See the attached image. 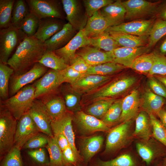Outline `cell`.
Instances as JSON below:
<instances>
[{"mask_svg":"<svg viewBox=\"0 0 166 166\" xmlns=\"http://www.w3.org/2000/svg\"><path fill=\"white\" fill-rule=\"evenodd\" d=\"M46 50L44 42L34 36H26L17 46L7 64L13 69L14 74L23 73L39 61Z\"/></svg>","mask_w":166,"mask_h":166,"instance_id":"1","label":"cell"},{"mask_svg":"<svg viewBox=\"0 0 166 166\" xmlns=\"http://www.w3.org/2000/svg\"><path fill=\"white\" fill-rule=\"evenodd\" d=\"M136 81V78L132 76H124L116 78L96 91L84 95L81 103H91L101 99L113 98L125 92Z\"/></svg>","mask_w":166,"mask_h":166,"instance_id":"2","label":"cell"},{"mask_svg":"<svg viewBox=\"0 0 166 166\" xmlns=\"http://www.w3.org/2000/svg\"><path fill=\"white\" fill-rule=\"evenodd\" d=\"M34 84L26 85L7 100L1 101V105L18 120L27 113L35 99Z\"/></svg>","mask_w":166,"mask_h":166,"instance_id":"3","label":"cell"},{"mask_svg":"<svg viewBox=\"0 0 166 166\" xmlns=\"http://www.w3.org/2000/svg\"><path fill=\"white\" fill-rule=\"evenodd\" d=\"M18 121L7 109L1 104L0 155L5 156L14 145Z\"/></svg>","mask_w":166,"mask_h":166,"instance_id":"4","label":"cell"},{"mask_svg":"<svg viewBox=\"0 0 166 166\" xmlns=\"http://www.w3.org/2000/svg\"><path fill=\"white\" fill-rule=\"evenodd\" d=\"M26 35L11 25L0 31V62L7 64L13 50Z\"/></svg>","mask_w":166,"mask_h":166,"instance_id":"5","label":"cell"},{"mask_svg":"<svg viewBox=\"0 0 166 166\" xmlns=\"http://www.w3.org/2000/svg\"><path fill=\"white\" fill-rule=\"evenodd\" d=\"M131 121L121 123L111 129L107 136L105 153L115 152L125 147L130 142Z\"/></svg>","mask_w":166,"mask_h":166,"instance_id":"6","label":"cell"},{"mask_svg":"<svg viewBox=\"0 0 166 166\" xmlns=\"http://www.w3.org/2000/svg\"><path fill=\"white\" fill-rule=\"evenodd\" d=\"M30 12L39 20L52 18L64 19V16L60 2L55 0H26Z\"/></svg>","mask_w":166,"mask_h":166,"instance_id":"7","label":"cell"},{"mask_svg":"<svg viewBox=\"0 0 166 166\" xmlns=\"http://www.w3.org/2000/svg\"><path fill=\"white\" fill-rule=\"evenodd\" d=\"M162 0L152 2L145 0H128L122 1L126 11L125 20L139 19L155 15Z\"/></svg>","mask_w":166,"mask_h":166,"instance_id":"8","label":"cell"},{"mask_svg":"<svg viewBox=\"0 0 166 166\" xmlns=\"http://www.w3.org/2000/svg\"><path fill=\"white\" fill-rule=\"evenodd\" d=\"M48 70V68L38 62L25 73L19 75L13 73L9 82V97L14 95L26 85L41 77Z\"/></svg>","mask_w":166,"mask_h":166,"instance_id":"9","label":"cell"},{"mask_svg":"<svg viewBox=\"0 0 166 166\" xmlns=\"http://www.w3.org/2000/svg\"><path fill=\"white\" fill-rule=\"evenodd\" d=\"M61 2L68 22L76 31L84 29L88 17L80 2L77 0H62Z\"/></svg>","mask_w":166,"mask_h":166,"instance_id":"10","label":"cell"},{"mask_svg":"<svg viewBox=\"0 0 166 166\" xmlns=\"http://www.w3.org/2000/svg\"><path fill=\"white\" fill-rule=\"evenodd\" d=\"M73 121L80 131L85 134L100 131L108 132L111 129L102 120L81 110L74 113Z\"/></svg>","mask_w":166,"mask_h":166,"instance_id":"11","label":"cell"},{"mask_svg":"<svg viewBox=\"0 0 166 166\" xmlns=\"http://www.w3.org/2000/svg\"><path fill=\"white\" fill-rule=\"evenodd\" d=\"M63 83L61 71L50 69L34 84L35 99L58 90Z\"/></svg>","mask_w":166,"mask_h":166,"instance_id":"12","label":"cell"},{"mask_svg":"<svg viewBox=\"0 0 166 166\" xmlns=\"http://www.w3.org/2000/svg\"><path fill=\"white\" fill-rule=\"evenodd\" d=\"M27 113L41 132L49 136H53L51 126L53 120L40 99L34 100Z\"/></svg>","mask_w":166,"mask_h":166,"instance_id":"13","label":"cell"},{"mask_svg":"<svg viewBox=\"0 0 166 166\" xmlns=\"http://www.w3.org/2000/svg\"><path fill=\"white\" fill-rule=\"evenodd\" d=\"M41 132L28 113L18 121L14 144L21 149L31 138Z\"/></svg>","mask_w":166,"mask_h":166,"instance_id":"14","label":"cell"},{"mask_svg":"<svg viewBox=\"0 0 166 166\" xmlns=\"http://www.w3.org/2000/svg\"><path fill=\"white\" fill-rule=\"evenodd\" d=\"M155 21L154 19L135 20L109 27L105 31L121 32L137 36L149 35Z\"/></svg>","mask_w":166,"mask_h":166,"instance_id":"15","label":"cell"},{"mask_svg":"<svg viewBox=\"0 0 166 166\" xmlns=\"http://www.w3.org/2000/svg\"><path fill=\"white\" fill-rule=\"evenodd\" d=\"M73 120V113L67 111L60 117L53 120L51 126L52 132H60L65 136L76 156L80 161L81 156L75 144V134L72 124Z\"/></svg>","mask_w":166,"mask_h":166,"instance_id":"16","label":"cell"},{"mask_svg":"<svg viewBox=\"0 0 166 166\" xmlns=\"http://www.w3.org/2000/svg\"><path fill=\"white\" fill-rule=\"evenodd\" d=\"M88 45H89V38L86 35L83 29L78 31L65 46L54 52L69 65L70 61L76 55L77 51L81 48Z\"/></svg>","mask_w":166,"mask_h":166,"instance_id":"17","label":"cell"},{"mask_svg":"<svg viewBox=\"0 0 166 166\" xmlns=\"http://www.w3.org/2000/svg\"><path fill=\"white\" fill-rule=\"evenodd\" d=\"M111 78L110 76L85 75L71 85L76 91L84 95L97 90L109 82Z\"/></svg>","mask_w":166,"mask_h":166,"instance_id":"18","label":"cell"},{"mask_svg":"<svg viewBox=\"0 0 166 166\" xmlns=\"http://www.w3.org/2000/svg\"><path fill=\"white\" fill-rule=\"evenodd\" d=\"M150 49L147 46L135 48L119 47L110 52L113 62L125 68H130L134 61L137 57L147 53Z\"/></svg>","mask_w":166,"mask_h":166,"instance_id":"19","label":"cell"},{"mask_svg":"<svg viewBox=\"0 0 166 166\" xmlns=\"http://www.w3.org/2000/svg\"><path fill=\"white\" fill-rule=\"evenodd\" d=\"M58 90L38 98L42 101L53 120L60 117L68 111L63 99L60 93H58Z\"/></svg>","mask_w":166,"mask_h":166,"instance_id":"20","label":"cell"},{"mask_svg":"<svg viewBox=\"0 0 166 166\" xmlns=\"http://www.w3.org/2000/svg\"><path fill=\"white\" fill-rule=\"evenodd\" d=\"M76 54L82 57L91 66L113 62L110 51L104 52L90 45L81 48L77 51Z\"/></svg>","mask_w":166,"mask_h":166,"instance_id":"21","label":"cell"},{"mask_svg":"<svg viewBox=\"0 0 166 166\" xmlns=\"http://www.w3.org/2000/svg\"><path fill=\"white\" fill-rule=\"evenodd\" d=\"M141 103L139 91L134 89L122 99V112L119 122L130 121L136 117Z\"/></svg>","mask_w":166,"mask_h":166,"instance_id":"22","label":"cell"},{"mask_svg":"<svg viewBox=\"0 0 166 166\" xmlns=\"http://www.w3.org/2000/svg\"><path fill=\"white\" fill-rule=\"evenodd\" d=\"M76 30L69 22L44 42L47 50L55 51L65 46L76 34Z\"/></svg>","mask_w":166,"mask_h":166,"instance_id":"23","label":"cell"},{"mask_svg":"<svg viewBox=\"0 0 166 166\" xmlns=\"http://www.w3.org/2000/svg\"><path fill=\"white\" fill-rule=\"evenodd\" d=\"M98 11L108 21L110 27L119 25L125 20L126 11L121 0L114 1Z\"/></svg>","mask_w":166,"mask_h":166,"instance_id":"24","label":"cell"},{"mask_svg":"<svg viewBox=\"0 0 166 166\" xmlns=\"http://www.w3.org/2000/svg\"><path fill=\"white\" fill-rule=\"evenodd\" d=\"M57 18H49L39 20L38 27L34 37L45 42L60 30L65 24Z\"/></svg>","mask_w":166,"mask_h":166,"instance_id":"25","label":"cell"},{"mask_svg":"<svg viewBox=\"0 0 166 166\" xmlns=\"http://www.w3.org/2000/svg\"><path fill=\"white\" fill-rule=\"evenodd\" d=\"M120 47L137 48L147 46L149 35L137 36L121 32H108Z\"/></svg>","mask_w":166,"mask_h":166,"instance_id":"26","label":"cell"},{"mask_svg":"<svg viewBox=\"0 0 166 166\" xmlns=\"http://www.w3.org/2000/svg\"><path fill=\"white\" fill-rule=\"evenodd\" d=\"M60 88V93L63 99L67 110L74 113L81 110L82 95L68 83L62 85Z\"/></svg>","mask_w":166,"mask_h":166,"instance_id":"27","label":"cell"},{"mask_svg":"<svg viewBox=\"0 0 166 166\" xmlns=\"http://www.w3.org/2000/svg\"><path fill=\"white\" fill-rule=\"evenodd\" d=\"M141 103L143 111L148 115L158 116L162 109L165 101L164 98L158 95L150 89H146L144 92Z\"/></svg>","mask_w":166,"mask_h":166,"instance_id":"28","label":"cell"},{"mask_svg":"<svg viewBox=\"0 0 166 166\" xmlns=\"http://www.w3.org/2000/svg\"><path fill=\"white\" fill-rule=\"evenodd\" d=\"M101 135H94L84 138L81 144V151L85 162L88 163L101 149L104 142Z\"/></svg>","mask_w":166,"mask_h":166,"instance_id":"29","label":"cell"},{"mask_svg":"<svg viewBox=\"0 0 166 166\" xmlns=\"http://www.w3.org/2000/svg\"><path fill=\"white\" fill-rule=\"evenodd\" d=\"M133 136L144 140H149L152 136V127L149 115L140 112L136 117L135 127Z\"/></svg>","mask_w":166,"mask_h":166,"instance_id":"30","label":"cell"},{"mask_svg":"<svg viewBox=\"0 0 166 166\" xmlns=\"http://www.w3.org/2000/svg\"><path fill=\"white\" fill-rule=\"evenodd\" d=\"M109 27L108 21L98 11L91 17L88 18L84 30L87 36L89 38L105 31Z\"/></svg>","mask_w":166,"mask_h":166,"instance_id":"31","label":"cell"},{"mask_svg":"<svg viewBox=\"0 0 166 166\" xmlns=\"http://www.w3.org/2000/svg\"><path fill=\"white\" fill-rule=\"evenodd\" d=\"M150 139L148 140H140L136 144V147L139 156L148 165L160 154V149Z\"/></svg>","mask_w":166,"mask_h":166,"instance_id":"32","label":"cell"},{"mask_svg":"<svg viewBox=\"0 0 166 166\" xmlns=\"http://www.w3.org/2000/svg\"><path fill=\"white\" fill-rule=\"evenodd\" d=\"M89 45L106 52L111 51L120 47L111 37L109 32L105 31L94 37L89 38Z\"/></svg>","mask_w":166,"mask_h":166,"instance_id":"33","label":"cell"},{"mask_svg":"<svg viewBox=\"0 0 166 166\" xmlns=\"http://www.w3.org/2000/svg\"><path fill=\"white\" fill-rule=\"evenodd\" d=\"M38 62L45 67L57 71H61L69 65L54 51L46 50Z\"/></svg>","mask_w":166,"mask_h":166,"instance_id":"34","label":"cell"},{"mask_svg":"<svg viewBox=\"0 0 166 166\" xmlns=\"http://www.w3.org/2000/svg\"><path fill=\"white\" fill-rule=\"evenodd\" d=\"M116 100L113 98H106L95 101L87 106L86 113L101 120L110 106Z\"/></svg>","mask_w":166,"mask_h":166,"instance_id":"35","label":"cell"},{"mask_svg":"<svg viewBox=\"0 0 166 166\" xmlns=\"http://www.w3.org/2000/svg\"><path fill=\"white\" fill-rule=\"evenodd\" d=\"M125 68L123 66L115 62H109L91 66L84 75L93 74L109 76L120 72Z\"/></svg>","mask_w":166,"mask_h":166,"instance_id":"36","label":"cell"},{"mask_svg":"<svg viewBox=\"0 0 166 166\" xmlns=\"http://www.w3.org/2000/svg\"><path fill=\"white\" fill-rule=\"evenodd\" d=\"M14 73L13 69L7 64L0 62V97L1 101L9 98V89L10 78Z\"/></svg>","mask_w":166,"mask_h":166,"instance_id":"37","label":"cell"},{"mask_svg":"<svg viewBox=\"0 0 166 166\" xmlns=\"http://www.w3.org/2000/svg\"><path fill=\"white\" fill-rule=\"evenodd\" d=\"M45 147L49 154L50 166H65L62 151L53 136H48V143Z\"/></svg>","mask_w":166,"mask_h":166,"instance_id":"38","label":"cell"},{"mask_svg":"<svg viewBox=\"0 0 166 166\" xmlns=\"http://www.w3.org/2000/svg\"><path fill=\"white\" fill-rule=\"evenodd\" d=\"M29 11L28 5L26 1L15 0L12 14V25L20 29L23 20Z\"/></svg>","mask_w":166,"mask_h":166,"instance_id":"39","label":"cell"},{"mask_svg":"<svg viewBox=\"0 0 166 166\" xmlns=\"http://www.w3.org/2000/svg\"><path fill=\"white\" fill-rule=\"evenodd\" d=\"M154 55L155 52L140 56L134 61L130 68L140 73L148 74L153 65Z\"/></svg>","mask_w":166,"mask_h":166,"instance_id":"40","label":"cell"},{"mask_svg":"<svg viewBox=\"0 0 166 166\" xmlns=\"http://www.w3.org/2000/svg\"><path fill=\"white\" fill-rule=\"evenodd\" d=\"M15 1L14 0H0V29L12 25V14Z\"/></svg>","mask_w":166,"mask_h":166,"instance_id":"41","label":"cell"},{"mask_svg":"<svg viewBox=\"0 0 166 166\" xmlns=\"http://www.w3.org/2000/svg\"><path fill=\"white\" fill-rule=\"evenodd\" d=\"M122 99L116 100L101 120L109 126L120 121L122 112Z\"/></svg>","mask_w":166,"mask_h":166,"instance_id":"42","label":"cell"},{"mask_svg":"<svg viewBox=\"0 0 166 166\" xmlns=\"http://www.w3.org/2000/svg\"><path fill=\"white\" fill-rule=\"evenodd\" d=\"M165 35L166 21L157 19L153 24L149 34L147 46L152 48Z\"/></svg>","mask_w":166,"mask_h":166,"instance_id":"43","label":"cell"},{"mask_svg":"<svg viewBox=\"0 0 166 166\" xmlns=\"http://www.w3.org/2000/svg\"><path fill=\"white\" fill-rule=\"evenodd\" d=\"M39 19L29 12L23 20L20 29L28 37L34 36L38 29Z\"/></svg>","mask_w":166,"mask_h":166,"instance_id":"44","label":"cell"},{"mask_svg":"<svg viewBox=\"0 0 166 166\" xmlns=\"http://www.w3.org/2000/svg\"><path fill=\"white\" fill-rule=\"evenodd\" d=\"M149 115L152 127V136L166 147V128L156 116Z\"/></svg>","mask_w":166,"mask_h":166,"instance_id":"45","label":"cell"},{"mask_svg":"<svg viewBox=\"0 0 166 166\" xmlns=\"http://www.w3.org/2000/svg\"><path fill=\"white\" fill-rule=\"evenodd\" d=\"M98 166H136L131 156L128 153L121 154L110 160H99Z\"/></svg>","mask_w":166,"mask_h":166,"instance_id":"46","label":"cell"},{"mask_svg":"<svg viewBox=\"0 0 166 166\" xmlns=\"http://www.w3.org/2000/svg\"><path fill=\"white\" fill-rule=\"evenodd\" d=\"M21 149L14 145L5 156L0 166H23Z\"/></svg>","mask_w":166,"mask_h":166,"instance_id":"47","label":"cell"},{"mask_svg":"<svg viewBox=\"0 0 166 166\" xmlns=\"http://www.w3.org/2000/svg\"><path fill=\"white\" fill-rule=\"evenodd\" d=\"M155 75H166V57L155 52L153 65L148 75L150 76Z\"/></svg>","mask_w":166,"mask_h":166,"instance_id":"48","label":"cell"},{"mask_svg":"<svg viewBox=\"0 0 166 166\" xmlns=\"http://www.w3.org/2000/svg\"><path fill=\"white\" fill-rule=\"evenodd\" d=\"M113 0H84L83 1L86 13L88 18L93 16L100 10L113 2Z\"/></svg>","mask_w":166,"mask_h":166,"instance_id":"49","label":"cell"},{"mask_svg":"<svg viewBox=\"0 0 166 166\" xmlns=\"http://www.w3.org/2000/svg\"><path fill=\"white\" fill-rule=\"evenodd\" d=\"M48 137L45 134L39 133L29 140L22 148L32 149L45 147L48 143Z\"/></svg>","mask_w":166,"mask_h":166,"instance_id":"50","label":"cell"},{"mask_svg":"<svg viewBox=\"0 0 166 166\" xmlns=\"http://www.w3.org/2000/svg\"><path fill=\"white\" fill-rule=\"evenodd\" d=\"M63 83H67L72 85L84 74L74 70L69 65L61 71Z\"/></svg>","mask_w":166,"mask_h":166,"instance_id":"51","label":"cell"},{"mask_svg":"<svg viewBox=\"0 0 166 166\" xmlns=\"http://www.w3.org/2000/svg\"><path fill=\"white\" fill-rule=\"evenodd\" d=\"M148 84L150 89L152 92L166 99V88L154 76H149Z\"/></svg>","mask_w":166,"mask_h":166,"instance_id":"52","label":"cell"},{"mask_svg":"<svg viewBox=\"0 0 166 166\" xmlns=\"http://www.w3.org/2000/svg\"><path fill=\"white\" fill-rule=\"evenodd\" d=\"M69 65L74 70L84 74L91 67L82 57L77 54L70 61Z\"/></svg>","mask_w":166,"mask_h":166,"instance_id":"53","label":"cell"},{"mask_svg":"<svg viewBox=\"0 0 166 166\" xmlns=\"http://www.w3.org/2000/svg\"><path fill=\"white\" fill-rule=\"evenodd\" d=\"M65 166H76L80 160L77 158L69 145L62 151Z\"/></svg>","mask_w":166,"mask_h":166,"instance_id":"54","label":"cell"},{"mask_svg":"<svg viewBox=\"0 0 166 166\" xmlns=\"http://www.w3.org/2000/svg\"><path fill=\"white\" fill-rule=\"evenodd\" d=\"M27 153L32 158L39 164H43L46 162V154L45 149L43 148L28 151Z\"/></svg>","mask_w":166,"mask_h":166,"instance_id":"55","label":"cell"},{"mask_svg":"<svg viewBox=\"0 0 166 166\" xmlns=\"http://www.w3.org/2000/svg\"><path fill=\"white\" fill-rule=\"evenodd\" d=\"M52 132L54 137L62 151L69 145L67 139L62 133L56 131Z\"/></svg>","mask_w":166,"mask_h":166,"instance_id":"56","label":"cell"},{"mask_svg":"<svg viewBox=\"0 0 166 166\" xmlns=\"http://www.w3.org/2000/svg\"><path fill=\"white\" fill-rule=\"evenodd\" d=\"M155 16L157 19L166 21V1L162 0L160 4Z\"/></svg>","mask_w":166,"mask_h":166,"instance_id":"57","label":"cell"},{"mask_svg":"<svg viewBox=\"0 0 166 166\" xmlns=\"http://www.w3.org/2000/svg\"><path fill=\"white\" fill-rule=\"evenodd\" d=\"M158 116L160 120V121L166 128V111L162 109L158 114Z\"/></svg>","mask_w":166,"mask_h":166,"instance_id":"58","label":"cell"},{"mask_svg":"<svg viewBox=\"0 0 166 166\" xmlns=\"http://www.w3.org/2000/svg\"><path fill=\"white\" fill-rule=\"evenodd\" d=\"M159 50L160 53L164 55L166 54V38L160 45Z\"/></svg>","mask_w":166,"mask_h":166,"instance_id":"59","label":"cell"},{"mask_svg":"<svg viewBox=\"0 0 166 166\" xmlns=\"http://www.w3.org/2000/svg\"><path fill=\"white\" fill-rule=\"evenodd\" d=\"M153 76L161 83H162L166 88V75H155Z\"/></svg>","mask_w":166,"mask_h":166,"instance_id":"60","label":"cell"},{"mask_svg":"<svg viewBox=\"0 0 166 166\" xmlns=\"http://www.w3.org/2000/svg\"><path fill=\"white\" fill-rule=\"evenodd\" d=\"M155 166H166V159H165L164 160Z\"/></svg>","mask_w":166,"mask_h":166,"instance_id":"61","label":"cell"},{"mask_svg":"<svg viewBox=\"0 0 166 166\" xmlns=\"http://www.w3.org/2000/svg\"><path fill=\"white\" fill-rule=\"evenodd\" d=\"M165 110L166 111V110Z\"/></svg>","mask_w":166,"mask_h":166,"instance_id":"62","label":"cell"},{"mask_svg":"<svg viewBox=\"0 0 166 166\" xmlns=\"http://www.w3.org/2000/svg\"><path fill=\"white\" fill-rule=\"evenodd\" d=\"M165 159H166V158Z\"/></svg>","mask_w":166,"mask_h":166,"instance_id":"63","label":"cell"}]
</instances>
